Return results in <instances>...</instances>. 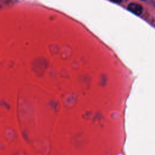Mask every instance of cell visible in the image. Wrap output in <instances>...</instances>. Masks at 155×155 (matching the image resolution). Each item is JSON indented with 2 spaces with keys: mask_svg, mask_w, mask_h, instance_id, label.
Returning <instances> with one entry per match:
<instances>
[{
  "mask_svg": "<svg viewBox=\"0 0 155 155\" xmlns=\"http://www.w3.org/2000/svg\"><path fill=\"white\" fill-rule=\"evenodd\" d=\"M128 10L136 15H140L142 12V8L136 3H130L128 6Z\"/></svg>",
  "mask_w": 155,
  "mask_h": 155,
  "instance_id": "cell-1",
  "label": "cell"
},
{
  "mask_svg": "<svg viewBox=\"0 0 155 155\" xmlns=\"http://www.w3.org/2000/svg\"><path fill=\"white\" fill-rule=\"evenodd\" d=\"M110 1L115 3H120L123 1V0H110Z\"/></svg>",
  "mask_w": 155,
  "mask_h": 155,
  "instance_id": "cell-2",
  "label": "cell"
},
{
  "mask_svg": "<svg viewBox=\"0 0 155 155\" xmlns=\"http://www.w3.org/2000/svg\"><path fill=\"white\" fill-rule=\"evenodd\" d=\"M141 1H146V0H141Z\"/></svg>",
  "mask_w": 155,
  "mask_h": 155,
  "instance_id": "cell-3",
  "label": "cell"
}]
</instances>
